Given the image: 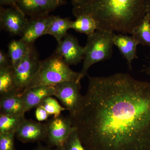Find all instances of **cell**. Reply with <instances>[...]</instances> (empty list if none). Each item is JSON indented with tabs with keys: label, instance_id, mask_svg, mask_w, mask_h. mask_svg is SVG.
<instances>
[{
	"label": "cell",
	"instance_id": "obj_26",
	"mask_svg": "<svg viewBox=\"0 0 150 150\" xmlns=\"http://www.w3.org/2000/svg\"><path fill=\"white\" fill-rule=\"evenodd\" d=\"M35 108V116L38 121H43L47 120L50 115L45 109L40 105H38Z\"/></svg>",
	"mask_w": 150,
	"mask_h": 150
},
{
	"label": "cell",
	"instance_id": "obj_31",
	"mask_svg": "<svg viewBox=\"0 0 150 150\" xmlns=\"http://www.w3.org/2000/svg\"><path fill=\"white\" fill-rule=\"evenodd\" d=\"M144 71L147 73H148V74H150V63L149 65L148 66V67H146V68L145 69Z\"/></svg>",
	"mask_w": 150,
	"mask_h": 150
},
{
	"label": "cell",
	"instance_id": "obj_16",
	"mask_svg": "<svg viewBox=\"0 0 150 150\" xmlns=\"http://www.w3.org/2000/svg\"><path fill=\"white\" fill-rule=\"evenodd\" d=\"M18 94L12 67L0 69V96L1 98Z\"/></svg>",
	"mask_w": 150,
	"mask_h": 150
},
{
	"label": "cell",
	"instance_id": "obj_1",
	"mask_svg": "<svg viewBox=\"0 0 150 150\" xmlns=\"http://www.w3.org/2000/svg\"><path fill=\"white\" fill-rule=\"evenodd\" d=\"M88 78L69 115L86 150H150V82L126 73Z\"/></svg>",
	"mask_w": 150,
	"mask_h": 150
},
{
	"label": "cell",
	"instance_id": "obj_24",
	"mask_svg": "<svg viewBox=\"0 0 150 150\" xmlns=\"http://www.w3.org/2000/svg\"><path fill=\"white\" fill-rule=\"evenodd\" d=\"M16 133L0 134V150H15L14 137Z\"/></svg>",
	"mask_w": 150,
	"mask_h": 150
},
{
	"label": "cell",
	"instance_id": "obj_6",
	"mask_svg": "<svg viewBox=\"0 0 150 150\" xmlns=\"http://www.w3.org/2000/svg\"><path fill=\"white\" fill-rule=\"evenodd\" d=\"M46 123L47 139L48 144L58 149H62L68 138L76 128L73 125L71 118L60 115L53 118Z\"/></svg>",
	"mask_w": 150,
	"mask_h": 150
},
{
	"label": "cell",
	"instance_id": "obj_25",
	"mask_svg": "<svg viewBox=\"0 0 150 150\" xmlns=\"http://www.w3.org/2000/svg\"><path fill=\"white\" fill-rule=\"evenodd\" d=\"M9 67H12L9 56L8 54L1 50L0 51V69Z\"/></svg>",
	"mask_w": 150,
	"mask_h": 150
},
{
	"label": "cell",
	"instance_id": "obj_4",
	"mask_svg": "<svg viewBox=\"0 0 150 150\" xmlns=\"http://www.w3.org/2000/svg\"><path fill=\"white\" fill-rule=\"evenodd\" d=\"M114 33L98 29L88 35L84 47V56L83 68L80 73L82 79L87 75L88 71L92 65L110 59L112 56L114 44Z\"/></svg>",
	"mask_w": 150,
	"mask_h": 150
},
{
	"label": "cell",
	"instance_id": "obj_9",
	"mask_svg": "<svg viewBox=\"0 0 150 150\" xmlns=\"http://www.w3.org/2000/svg\"><path fill=\"white\" fill-rule=\"evenodd\" d=\"M55 53L60 56L68 66L77 65L83 60L84 47L80 45L76 38L67 34L58 43Z\"/></svg>",
	"mask_w": 150,
	"mask_h": 150
},
{
	"label": "cell",
	"instance_id": "obj_20",
	"mask_svg": "<svg viewBox=\"0 0 150 150\" xmlns=\"http://www.w3.org/2000/svg\"><path fill=\"white\" fill-rule=\"evenodd\" d=\"M24 115L0 114V134L16 133L17 130L25 120Z\"/></svg>",
	"mask_w": 150,
	"mask_h": 150
},
{
	"label": "cell",
	"instance_id": "obj_3",
	"mask_svg": "<svg viewBox=\"0 0 150 150\" xmlns=\"http://www.w3.org/2000/svg\"><path fill=\"white\" fill-rule=\"evenodd\" d=\"M81 80L80 73L71 69L60 56L54 53L40 61L37 71L22 93L37 86H54L64 82Z\"/></svg>",
	"mask_w": 150,
	"mask_h": 150
},
{
	"label": "cell",
	"instance_id": "obj_13",
	"mask_svg": "<svg viewBox=\"0 0 150 150\" xmlns=\"http://www.w3.org/2000/svg\"><path fill=\"white\" fill-rule=\"evenodd\" d=\"M113 43L120 53L126 59L129 69L132 70V63L133 60L138 58L137 54V47L139 44L134 36L126 34L119 33L113 35Z\"/></svg>",
	"mask_w": 150,
	"mask_h": 150
},
{
	"label": "cell",
	"instance_id": "obj_28",
	"mask_svg": "<svg viewBox=\"0 0 150 150\" xmlns=\"http://www.w3.org/2000/svg\"><path fill=\"white\" fill-rule=\"evenodd\" d=\"M87 1L88 0H71L73 7L82 5Z\"/></svg>",
	"mask_w": 150,
	"mask_h": 150
},
{
	"label": "cell",
	"instance_id": "obj_29",
	"mask_svg": "<svg viewBox=\"0 0 150 150\" xmlns=\"http://www.w3.org/2000/svg\"><path fill=\"white\" fill-rule=\"evenodd\" d=\"M146 13L149 14L150 16V0H146Z\"/></svg>",
	"mask_w": 150,
	"mask_h": 150
},
{
	"label": "cell",
	"instance_id": "obj_10",
	"mask_svg": "<svg viewBox=\"0 0 150 150\" xmlns=\"http://www.w3.org/2000/svg\"><path fill=\"white\" fill-rule=\"evenodd\" d=\"M67 2V0H18L17 5L25 16L31 18L49 14Z\"/></svg>",
	"mask_w": 150,
	"mask_h": 150
},
{
	"label": "cell",
	"instance_id": "obj_8",
	"mask_svg": "<svg viewBox=\"0 0 150 150\" xmlns=\"http://www.w3.org/2000/svg\"><path fill=\"white\" fill-rule=\"evenodd\" d=\"M28 20L21 11L13 8H0V24L1 28L11 35L21 37L27 27Z\"/></svg>",
	"mask_w": 150,
	"mask_h": 150
},
{
	"label": "cell",
	"instance_id": "obj_22",
	"mask_svg": "<svg viewBox=\"0 0 150 150\" xmlns=\"http://www.w3.org/2000/svg\"><path fill=\"white\" fill-rule=\"evenodd\" d=\"M39 105L43 107L49 115H54V118L59 117L62 111L67 110L66 108L62 107L58 101L52 96L46 98Z\"/></svg>",
	"mask_w": 150,
	"mask_h": 150
},
{
	"label": "cell",
	"instance_id": "obj_32",
	"mask_svg": "<svg viewBox=\"0 0 150 150\" xmlns=\"http://www.w3.org/2000/svg\"><path fill=\"white\" fill-rule=\"evenodd\" d=\"M54 150H62L61 149H58V148H56V149H54Z\"/></svg>",
	"mask_w": 150,
	"mask_h": 150
},
{
	"label": "cell",
	"instance_id": "obj_2",
	"mask_svg": "<svg viewBox=\"0 0 150 150\" xmlns=\"http://www.w3.org/2000/svg\"><path fill=\"white\" fill-rule=\"evenodd\" d=\"M146 0H88L73 7L75 17L87 15L96 22L98 29L131 34L146 14Z\"/></svg>",
	"mask_w": 150,
	"mask_h": 150
},
{
	"label": "cell",
	"instance_id": "obj_19",
	"mask_svg": "<svg viewBox=\"0 0 150 150\" xmlns=\"http://www.w3.org/2000/svg\"><path fill=\"white\" fill-rule=\"evenodd\" d=\"M72 21L71 28L79 33L88 35L98 29L97 24L93 18L87 15H81Z\"/></svg>",
	"mask_w": 150,
	"mask_h": 150
},
{
	"label": "cell",
	"instance_id": "obj_23",
	"mask_svg": "<svg viewBox=\"0 0 150 150\" xmlns=\"http://www.w3.org/2000/svg\"><path fill=\"white\" fill-rule=\"evenodd\" d=\"M62 150H86L81 142L76 129L68 138Z\"/></svg>",
	"mask_w": 150,
	"mask_h": 150
},
{
	"label": "cell",
	"instance_id": "obj_21",
	"mask_svg": "<svg viewBox=\"0 0 150 150\" xmlns=\"http://www.w3.org/2000/svg\"><path fill=\"white\" fill-rule=\"evenodd\" d=\"M131 35L139 44L150 48V16L146 13L142 21L134 30Z\"/></svg>",
	"mask_w": 150,
	"mask_h": 150
},
{
	"label": "cell",
	"instance_id": "obj_5",
	"mask_svg": "<svg viewBox=\"0 0 150 150\" xmlns=\"http://www.w3.org/2000/svg\"><path fill=\"white\" fill-rule=\"evenodd\" d=\"M40 62L33 44L29 45L25 56L18 65L13 69L14 78L19 95L23 92L37 71Z\"/></svg>",
	"mask_w": 150,
	"mask_h": 150
},
{
	"label": "cell",
	"instance_id": "obj_12",
	"mask_svg": "<svg viewBox=\"0 0 150 150\" xmlns=\"http://www.w3.org/2000/svg\"><path fill=\"white\" fill-rule=\"evenodd\" d=\"M54 17L55 16L48 14L30 18L21 40L28 45L33 44L38 38L46 35Z\"/></svg>",
	"mask_w": 150,
	"mask_h": 150
},
{
	"label": "cell",
	"instance_id": "obj_30",
	"mask_svg": "<svg viewBox=\"0 0 150 150\" xmlns=\"http://www.w3.org/2000/svg\"><path fill=\"white\" fill-rule=\"evenodd\" d=\"M34 150H54L51 149L48 147L44 146L39 145L37 148H35Z\"/></svg>",
	"mask_w": 150,
	"mask_h": 150
},
{
	"label": "cell",
	"instance_id": "obj_11",
	"mask_svg": "<svg viewBox=\"0 0 150 150\" xmlns=\"http://www.w3.org/2000/svg\"><path fill=\"white\" fill-rule=\"evenodd\" d=\"M16 135L23 143H30L46 139V123L25 119L17 130Z\"/></svg>",
	"mask_w": 150,
	"mask_h": 150
},
{
	"label": "cell",
	"instance_id": "obj_18",
	"mask_svg": "<svg viewBox=\"0 0 150 150\" xmlns=\"http://www.w3.org/2000/svg\"><path fill=\"white\" fill-rule=\"evenodd\" d=\"M29 45L21 39L11 40L8 45V54L13 69L18 65L27 53Z\"/></svg>",
	"mask_w": 150,
	"mask_h": 150
},
{
	"label": "cell",
	"instance_id": "obj_15",
	"mask_svg": "<svg viewBox=\"0 0 150 150\" xmlns=\"http://www.w3.org/2000/svg\"><path fill=\"white\" fill-rule=\"evenodd\" d=\"M0 110L1 113L12 115H25L26 112L21 97L18 94L1 98Z\"/></svg>",
	"mask_w": 150,
	"mask_h": 150
},
{
	"label": "cell",
	"instance_id": "obj_17",
	"mask_svg": "<svg viewBox=\"0 0 150 150\" xmlns=\"http://www.w3.org/2000/svg\"><path fill=\"white\" fill-rule=\"evenodd\" d=\"M71 21L67 18H63L59 16H55L52 23L46 31V35H52L58 43H60L68 34L67 31L71 29Z\"/></svg>",
	"mask_w": 150,
	"mask_h": 150
},
{
	"label": "cell",
	"instance_id": "obj_14",
	"mask_svg": "<svg viewBox=\"0 0 150 150\" xmlns=\"http://www.w3.org/2000/svg\"><path fill=\"white\" fill-rule=\"evenodd\" d=\"M20 96L27 112L38 106L46 98L54 96V86H37L28 90Z\"/></svg>",
	"mask_w": 150,
	"mask_h": 150
},
{
	"label": "cell",
	"instance_id": "obj_7",
	"mask_svg": "<svg viewBox=\"0 0 150 150\" xmlns=\"http://www.w3.org/2000/svg\"><path fill=\"white\" fill-rule=\"evenodd\" d=\"M54 96L62 103L73 115L79 107L83 96L81 94L80 82L68 81L54 86Z\"/></svg>",
	"mask_w": 150,
	"mask_h": 150
},
{
	"label": "cell",
	"instance_id": "obj_27",
	"mask_svg": "<svg viewBox=\"0 0 150 150\" xmlns=\"http://www.w3.org/2000/svg\"><path fill=\"white\" fill-rule=\"evenodd\" d=\"M18 0H0L1 6H8L17 10H20L17 5Z\"/></svg>",
	"mask_w": 150,
	"mask_h": 150
}]
</instances>
